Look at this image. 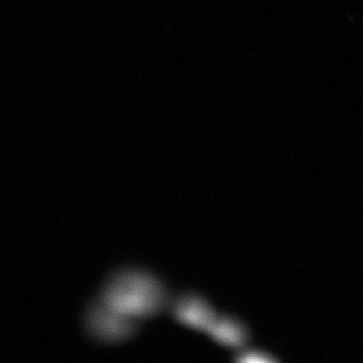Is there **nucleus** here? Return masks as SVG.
Returning <instances> with one entry per match:
<instances>
[{"instance_id":"f257e3e1","label":"nucleus","mask_w":363,"mask_h":363,"mask_svg":"<svg viewBox=\"0 0 363 363\" xmlns=\"http://www.w3.org/2000/svg\"><path fill=\"white\" fill-rule=\"evenodd\" d=\"M99 298L111 310L138 322L155 316L169 307L170 301L155 276L133 269L113 274Z\"/></svg>"},{"instance_id":"f03ea898","label":"nucleus","mask_w":363,"mask_h":363,"mask_svg":"<svg viewBox=\"0 0 363 363\" xmlns=\"http://www.w3.org/2000/svg\"><path fill=\"white\" fill-rule=\"evenodd\" d=\"M138 322L111 310L99 298L91 303L85 315V325L94 340L103 343H116L135 333Z\"/></svg>"},{"instance_id":"7ed1b4c3","label":"nucleus","mask_w":363,"mask_h":363,"mask_svg":"<svg viewBox=\"0 0 363 363\" xmlns=\"http://www.w3.org/2000/svg\"><path fill=\"white\" fill-rule=\"evenodd\" d=\"M169 308L180 323L196 330H208L216 317L208 303L194 294L180 295L169 301Z\"/></svg>"},{"instance_id":"20e7f679","label":"nucleus","mask_w":363,"mask_h":363,"mask_svg":"<svg viewBox=\"0 0 363 363\" xmlns=\"http://www.w3.org/2000/svg\"><path fill=\"white\" fill-rule=\"evenodd\" d=\"M207 331L218 342L230 347L242 345L247 337L242 324L225 316H216Z\"/></svg>"}]
</instances>
